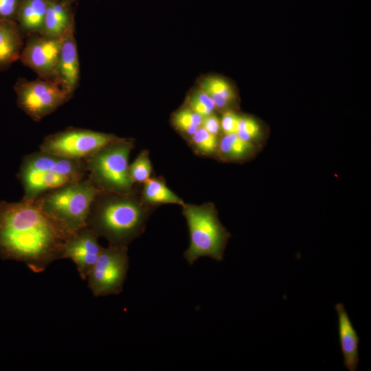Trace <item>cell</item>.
<instances>
[{"label":"cell","mask_w":371,"mask_h":371,"mask_svg":"<svg viewBox=\"0 0 371 371\" xmlns=\"http://www.w3.org/2000/svg\"><path fill=\"white\" fill-rule=\"evenodd\" d=\"M68 236L34 201H0V258L41 273L62 258Z\"/></svg>","instance_id":"6da1fadb"},{"label":"cell","mask_w":371,"mask_h":371,"mask_svg":"<svg viewBox=\"0 0 371 371\" xmlns=\"http://www.w3.org/2000/svg\"><path fill=\"white\" fill-rule=\"evenodd\" d=\"M153 206L143 202L135 190L125 194L100 192L94 198L87 226L113 247H128L146 227Z\"/></svg>","instance_id":"7a4b0ae2"},{"label":"cell","mask_w":371,"mask_h":371,"mask_svg":"<svg viewBox=\"0 0 371 371\" xmlns=\"http://www.w3.org/2000/svg\"><path fill=\"white\" fill-rule=\"evenodd\" d=\"M84 160L65 159L39 150L25 155L17 173L24 195L34 201L50 190L87 178Z\"/></svg>","instance_id":"3957f363"},{"label":"cell","mask_w":371,"mask_h":371,"mask_svg":"<svg viewBox=\"0 0 371 371\" xmlns=\"http://www.w3.org/2000/svg\"><path fill=\"white\" fill-rule=\"evenodd\" d=\"M98 192L87 177L47 191L34 201L69 236L87 226L91 203Z\"/></svg>","instance_id":"277c9868"},{"label":"cell","mask_w":371,"mask_h":371,"mask_svg":"<svg viewBox=\"0 0 371 371\" xmlns=\"http://www.w3.org/2000/svg\"><path fill=\"white\" fill-rule=\"evenodd\" d=\"M181 207L190 236L189 247L183 254L187 262L192 265L204 256L223 260L230 234L219 221L214 204L184 203Z\"/></svg>","instance_id":"5b68a950"},{"label":"cell","mask_w":371,"mask_h":371,"mask_svg":"<svg viewBox=\"0 0 371 371\" xmlns=\"http://www.w3.org/2000/svg\"><path fill=\"white\" fill-rule=\"evenodd\" d=\"M135 141L120 137L84 159L87 179L100 192L125 194L134 190L128 159Z\"/></svg>","instance_id":"8992f818"},{"label":"cell","mask_w":371,"mask_h":371,"mask_svg":"<svg viewBox=\"0 0 371 371\" xmlns=\"http://www.w3.org/2000/svg\"><path fill=\"white\" fill-rule=\"evenodd\" d=\"M120 138L111 133L68 127L46 136L39 150L65 159L84 160Z\"/></svg>","instance_id":"52a82bcc"},{"label":"cell","mask_w":371,"mask_h":371,"mask_svg":"<svg viewBox=\"0 0 371 371\" xmlns=\"http://www.w3.org/2000/svg\"><path fill=\"white\" fill-rule=\"evenodd\" d=\"M19 109L34 122L52 113L71 98L55 80L19 78L14 85Z\"/></svg>","instance_id":"ba28073f"},{"label":"cell","mask_w":371,"mask_h":371,"mask_svg":"<svg viewBox=\"0 0 371 371\" xmlns=\"http://www.w3.org/2000/svg\"><path fill=\"white\" fill-rule=\"evenodd\" d=\"M127 252V247H102L87 278L95 297L117 295L122 291L129 266Z\"/></svg>","instance_id":"9c48e42d"},{"label":"cell","mask_w":371,"mask_h":371,"mask_svg":"<svg viewBox=\"0 0 371 371\" xmlns=\"http://www.w3.org/2000/svg\"><path fill=\"white\" fill-rule=\"evenodd\" d=\"M62 37H49L35 34L26 37L20 60L38 78L55 80L63 41Z\"/></svg>","instance_id":"30bf717a"},{"label":"cell","mask_w":371,"mask_h":371,"mask_svg":"<svg viewBox=\"0 0 371 371\" xmlns=\"http://www.w3.org/2000/svg\"><path fill=\"white\" fill-rule=\"evenodd\" d=\"M98 238L91 228L86 226L67 236L65 240L62 258L71 260L84 280H87L102 251Z\"/></svg>","instance_id":"8fae6325"},{"label":"cell","mask_w":371,"mask_h":371,"mask_svg":"<svg viewBox=\"0 0 371 371\" xmlns=\"http://www.w3.org/2000/svg\"><path fill=\"white\" fill-rule=\"evenodd\" d=\"M80 63L75 38V24L64 34L58 58L56 81L71 97L80 80Z\"/></svg>","instance_id":"7c38bea8"},{"label":"cell","mask_w":371,"mask_h":371,"mask_svg":"<svg viewBox=\"0 0 371 371\" xmlns=\"http://www.w3.org/2000/svg\"><path fill=\"white\" fill-rule=\"evenodd\" d=\"M338 315V333L344 365L349 371H356L359 362V337L343 304L335 305Z\"/></svg>","instance_id":"4fadbf2b"},{"label":"cell","mask_w":371,"mask_h":371,"mask_svg":"<svg viewBox=\"0 0 371 371\" xmlns=\"http://www.w3.org/2000/svg\"><path fill=\"white\" fill-rule=\"evenodd\" d=\"M24 38L16 21L0 20V72L8 70L20 58Z\"/></svg>","instance_id":"5bb4252c"},{"label":"cell","mask_w":371,"mask_h":371,"mask_svg":"<svg viewBox=\"0 0 371 371\" xmlns=\"http://www.w3.org/2000/svg\"><path fill=\"white\" fill-rule=\"evenodd\" d=\"M74 24V13L71 4L60 0H49L40 34L49 37H62Z\"/></svg>","instance_id":"9a60e30c"},{"label":"cell","mask_w":371,"mask_h":371,"mask_svg":"<svg viewBox=\"0 0 371 371\" xmlns=\"http://www.w3.org/2000/svg\"><path fill=\"white\" fill-rule=\"evenodd\" d=\"M49 0H22L16 22L25 37L40 34Z\"/></svg>","instance_id":"2e32d148"},{"label":"cell","mask_w":371,"mask_h":371,"mask_svg":"<svg viewBox=\"0 0 371 371\" xmlns=\"http://www.w3.org/2000/svg\"><path fill=\"white\" fill-rule=\"evenodd\" d=\"M256 148L255 144L241 139L236 133H230L218 140L216 155L225 161H240L251 157Z\"/></svg>","instance_id":"e0dca14e"},{"label":"cell","mask_w":371,"mask_h":371,"mask_svg":"<svg viewBox=\"0 0 371 371\" xmlns=\"http://www.w3.org/2000/svg\"><path fill=\"white\" fill-rule=\"evenodd\" d=\"M140 196L144 203L153 207L162 204L183 206L185 203L160 178L150 177L144 183Z\"/></svg>","instance_id":"ac0fdd59"},{"label":"cell","mask_w":371,"mask_h":371,"mask_svg":"<svg viewBox=\"0 0 371 371\" xmlns=\"http://www.w3.org/2000/svg\"><path fill=\"white\" fill-rule=\"evenodd\" d=\"M201 89L210 96L218 110L228 109L236 98L232 87L227 80L219 77L206 78L202 81Z\"/></svg>","instance_id":"d6986e66"},{"label":"cell","mask_w":371,"mask_h":371,"mask_svg":"<svg viewBox=\"0 0 371 371\" xmlns=\"http://www.w3.org/2000/svg\"><path fill=\"white\" fill-rule=\"evenodd\" d=\"M203 120V116L188 106L175 112L172 119L175 128L188 137H190L201 126Z\"/></svg>","instance_id":"ffe728a7"},{"label":"cell","mask_w":371,"mask_h":371,"mask_svg":"<svg viewBox=\"0 0 371 371\" xmlns=\"http://www.w3.org/2000/svg\"><path fill=\"white\" fill-rule=\"evenodd\" d=\"M191 145L195 151L204 156H212L217 154L218 136L212 135L200 126L190 137Z\"/></svg>","instance_id":"44dd1931"},{"label":"cell","mask_w":371,"mask_h":371,"mask_svg":"<svg viewBox=\"0 0 371 371\" xmlns=\"http://www.w3.org/2000/svg\"><path fill=\"white\" fill-rule=\"evenodd\" d=\"M153 167L148 151L142 150L128 166L129 176L134 183H144L151 177Z\"/></svg>","instance_id":"7402d4cb"},{"label":"cell","mask_w":371,"mask_h":371,"mask_svg":"<svg viewBox=\"0 0 371 371\" xmlns=\"http://www.w3.org/2000/svg\"><path fill=\"white\" fill-rule=\"evenodd\" d=\"M236 133L241 139L256 144L261 137L262 130L256 120L240 115Z\"/></svg>","instance_id":"603a6c76"},{"label":"cell","mask_w":371,"mask_h":371,"mask_svg":"<svg viewBox=\"0 0 371 371\" xmlns=\"http://www.w3.org/2000/svg\"><path fill=\"white\" fill-rule=\"evenodd\" d=\"M188 103L190 109L203 117L214 113L216 109L212 100L201 89L190 98Z\"/></svg>","instance_id":"cb8c5ba5"},{"label":"cell","mask_w":371,"mask_h":371,"mask_svg":"<svg viewBox=\"0 0 371 371\" xmlns=\"http://www.w3.org/2000/svg\"><path fill=\"white\" fill-rule=\"evenodd\" d=\"M240 115L231 109L224 111L220 118L221 132L223 135L236 133Z\"/></svg>","instance_id":"d4e9b609"},{"label":"cell","mask_w":371,"mask_h":371,"mask_svg":"<svg viewBox=\"0 0 371 371\" xmlns=\"http://www.w3.org/2000/svg\"><path fill=\"white\" fill-rule=\"evenodd\" d=\"M22 0H0V20L16 21Z\"/></svg>","instance_id":"484cf974"},{"label":"cell","mask_w":371,"mask_h":371,"mask_svg":"<svg viewBox=\"0 0 371 371\" xmlns=\"http://www.w3.org/2000/svg\"><path fill=\"white\" fill-rule=\"evenodd\" d=\"M210 133L218 136L221 132L220 118L214 113L203 117L201 126Z\"/></svg>","instance_id":"4316f807"},{"label":"cell","mask_w":371,"mask_h":371,"mask_svg":"<svg viewBox=\"0 0 371 371\" xmlns=\"http://www.w3.org/2000/svg\"><path fill=\"white\" fill-rule=\"evenodd\" d=\"M65 3H69V4H71L72 5V3H74L75 1H76L77 0H60Z\"/></svg>","instance_id":"83f0119b"}]
</instances>
